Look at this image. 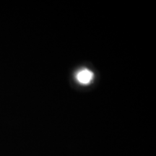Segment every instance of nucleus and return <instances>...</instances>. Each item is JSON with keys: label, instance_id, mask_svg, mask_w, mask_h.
I'll use <instances>...</instances> for the list:
<instances>
[{"label": "nucleus", "instance_id": "1", "mask_svg": "<svg viewBox=\"0 0 156 156\" xmlns=\"http://www.w3.org/2000/svg\"><path fill=\"white\" fill-rule=\"evenodd\" d=\"M93 74L87 69H83L77 73L76 78L80 83L83 85L89 84L93 80Z\"/></svg>", "mask_w": 156, "mask_h": 156}]
</instances>
